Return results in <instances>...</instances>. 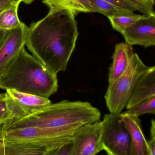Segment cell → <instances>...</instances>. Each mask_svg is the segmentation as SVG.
Masks as SVG:
<instances>
[{
	"label": "cell",
	"mask_w": 155,
	"mask_h": 155,
	"mask_svg": "<svg viewBox=\"0 0 155 155\" xmlns=\"http://www.w3.org/2000/svg\"><path fill=\"white\" fill-rule=\"evenodd\" d=\"M21 3H15L0 12V31H10L21 24L18 14Z\"/></svg>",
	"instance_id": "9a60e30c"
},
{
	"label": "cell",
	"mask_w": 155,
	"mask_h": 155,
	"mask_svg": "<svg viewBox=\"0 0 155 155\" xmlns=\"http://www.w3.org/2000/svg\"><path fill=\"white\" fill-rule=\"evenodd\" d=\"M13 3L9 0H0V12Z\"/></svg>",
	"instance_id": "d4e9b609"
},
{
	"label": "cell",
	"mask_w": 155,
	"mask_h": 155,
	"mask_svg": "<svg viewBox=\"0 0 155 155\" xmlns=\"http://www.w3.org/2000/svg\"><path fill=\"white\" fill-rule=\"evenodd\" d=\"M104 1L108 2L109 3L116 5L117 7L125 9V10L132 11L133 12L136 11L135 9L132 5H131L130 4L128 3L124 0H104Z\"/></svg>",
	"instance_id": "603a6c76"
},
{
	"label": "cell",
	"mask_w": 155,
	"mask_h": 155,
	"mask_svg": "<svg viewBox=\"0 0 155 155\" xmlns=\"http://www.w3.org/2000/svg\"><path fill=\"white\" fill-rule=\"evenodd\" d=\"M133 6L136 11L143 15L149 14L154 12L155 0H124Z\"/></svg>",
	"instance_id": "ffe728a7"
},
{
	"label": "cell",
	"mask_w": 155,
	"mask_h": 155,
	"mask_svg": "<svg viewBox=\"0 0 155 155\" xmlns=\"http://www.w3.org/2000/svg\"><path fill=\"white\" fill-rule=\"evenodd\" d=\"M9 31H0V47L3 43L5 38L7 37Z\"/></svg>",
	"instance_id": "4316f807"
},
{
	"label": "cell",
	"mask_w": 155,
	"mask_h": 155,
	"mask_svg": "<svg viewBox=\"0 0 155 155\" xmlns=\"http://www.w3.org/2000/svg\"><path fill=\"white\" fill-rule=\"evenodd\" d=\"M120 115L131 135L132 155H151L148 142L143 133L138 117L125 112Z\"/></svg>",
	"instance_id": "8fae6325"
},
{
	"label": "cell",
	"mask_w": 155,
	"mask_h": 155,
	"mask_svg": "<svg viewBox=\"0 0 155 155\" xmlns=\"http://www.w3.org/2000/svg\"><path fill=\"white\" fill-rule=\"evenodd\" d=\"M94 12L99 13L108 18L134 13L132 11L117 7L104 0H89Z\"/></svg>",
	"instance_id": "2e32d148"
},
{
	"label": "cell",
	"mask_w": 155,
	"mask_h": 155,
	"mask_svg": "<svg viewBox=\"0 0 155 155\" xmlns=\"http://www.w3.org/2000/svg\"><path fill=\"white\" fill-rule=\"evenodd\" d=\"M101 134L99 121L78 128L73 137V155H96L103 151Z\"/></svg>",
	"instance_id": "ba28073f"
},
{
	"label": "cell",
	"mask_w": 155,
	"mask_h": 155,
	"mask_svg": "<svg viewBox=\"0 0 155 155\" xmlns=\"http://www.w3.org/2000/svg\"><path fill=\"white\" fill-rule=\"evenodd\" d=\"M34 1L35 0H23V2L26 4H30Z\"/></svg>",
	"instance_id": "f546056e"
},
{
	"label": "cell",
	"mask_w": 155,
	"mask_h": 155,
	"mask_svg": "<svg viewBox=\"0 0 155 155\" xmlns=\"http://www.w3.org/2000/svg\"><path fill=\"white\" fill-rule=\"evenodd\" d=\"M9 1H11L13 3L18 2H23V0H9Z\"/></svg>",
	"instance_id": "4dcf8cb0"
},
{
	"label": "cell",
	"mask_w": 155,
	"mask_h": 155,
	"mask_svg": "<svg viewBox=\"0 0 155 155\" xmlns=\"http://www.w3.org/2000/svg\"><path fill=\"white\" fill-rule=\"evenodd\" d=\"M143 15L136 14L108 18L114 30L122 34L123 32L135 23Z\"/></svg>",
	"instance_id": "e0dca14e"
},
{
	"label": "cell",
	"mask_w": 155,
	"mask_h": 155,
	"mask_svg": "<svg viewBox=\"0 0 155 155\" xmlns=\"http://www.w3.org/2000/svg\"><path fill=\"white\" fill-rule=\"evenodd\" d=\"M122 34L126 43L132 46L140 45L145 48L155 47V12L143 15Z\"/></svg>",
	"instance_id": "30bf717a"
},
{
	"label": "cell",
	"mask_w": 155,
	"mask_h": 155,
	"mask_svg": "<svg viewBox=\"0 0 155 155\" xmlns=\"http://www.w3.org/2000/svg\"><path fill=\"white\" fill-rule=\"evenodd\" d=\"M11 120L10 109L7 104L6 95L0 94V126Z\"/></svg>",
	"instance_id": "44dd1931"
},
{
	"label": "cell",
	"mask_w": 155,
	"mask_h": 155,
	"mask_svg": "<svg viewBox=\"0 0 155 155\" xmlns=\"http://www.w3.org/2000/svg\"><path fill=\"white\" fill-rule=\"evenodd\" d=\"M78 128L24 127L3 130L1 126L0 138L3 142L12 143L62 144L72 140Z\"/></svg>",
	"instance_id": "5b68a950"
},
{
	"label": "cell",
	"mask_w": 155,
	"mask_h": 155,
	"mask_svg": "<svg viewBox=\"0 0 155 155\" xmlns=\"http://www.w3.org/2000/svg\"><path fill=\"white\" fill-rule=\"evenodd\" d=\"M125 113L138 117L145 114H155V95L127 109Z\"/></svg>",
	"instance_id": "ac0fdd59"
},
{
	"label": "cell",
	"mask_w": 155,
	"mask_h": 155,
	"mask_svg": "<svg viewBox=\"0 0 155 155\" xmlns=\"http://www.w3.org/2000/svg\"><path fill=\"white\" fill-rule=\"evenodd\" d=\"M154 95H155V65L148 67L139 79L127 109H129Z\"/></svg>",
	"instance_id": "5bb4252c"
},
{
	"label": "cell",
	"mask_w": 155,
	"mask_h": 155,
	"mask_svg": "<svg viewBox=\"0 0 155 155\" xmlns=\"http://www.w3.org/2000/svg\"><path fill=\"white\" fill-rule=\"evenodd\" d=\"M101 116L100 110L88 102L65 100L51 103L40 112L22 119L7 122L2 125V128H78L98 122Z\"/></svg>",
	"instance_id": "7a4b0ae2"
},
{
	"label": "cell",
	"mask_w": 155,
	"mask_h": 155,
	"mask_svg": "<svg viewBox=\"0 0 155 155\" xmlns=\"http://www.w3.org/2000/svg\"><path fill=\"white\" fill-rule=\"evenodd\" d=\"M151 137L155 138V120L153 119L152 120V125H151Z\"/></svg>",
	"instance_id": "83f0119b"
},
{
	"label": "cell",
	"mask_w": 155,
	"mask_h": 155,
	"mask_svg": "<svg viewBox=\"0 0 155 155\" xmlns=\"http://www.w3.org/2000/svg\"><path fill=\"white\" fill-rule=\"evenodd\" d=\"M135 53L132 45L127 43L116 45L108 75L109 85L114 83L126 71Z\"/></svg>",
	"instance_id": "7c38bea8"
},
{
	"label": "cell",
	"mask_w": 155,
	"mask_h": 155,
	"mask_svg": "<svg viewBox=\"0 0 155 155\" xmlns=\"http://www.w3.org/2000/svg\"><path fill=\"white\" fill-rule=\"evenodd\" d=\"M43 19L28 27L26 45L36 59L55 73L65 71L78 37L74 12L67 7H50Z\"/></svg>",
	"instance_id": "6da1fadb"
},
{
	"label": "cell",
	"mask_w": 155,
	"mask_h": 155,
	"mask_svg": "<svg viewBox=\"0 0 155 155\" xmlns=\"http://www.w3.org/2000/svg\"><path fill=\"white\" fill-rule=\"evenodd\" d=\"M5 94L11 112L10 121L19 120L34 114L51 104L49 98L22 93L14 89H7Z\"/></svg>",
	"instance_id": "52a82bcc"
},
{
	"label": "cell",
	"mask_w": 155,
	"mask_h": 155,
	"mask_svg": "<svg viewBox=\"0 0 155 155\" xmlns=\"http://www.w3.org/2000/svg\"><path fill=\"white\" fill-rule=\"evenodd\" d=\"M148 143L151 155H155V138L152 137Z\"/></svg>",
	"instance_id": "484cf974"
},
{
	"label": "cell",
	"mask_w": 155,
	"mask_h": 155,
	"mask_svg": "<svg viewBox=\"0 0 155 155\" xmlns=\"http://www.w3.org/2000/svg\"><path fill=\"white\" fill-rule=\"evenodd\" d=\"M120 114H106L101 122L102 146L108 155H132L131 135Z\"/></svg>",
	"instance_id": "8992f818"
},
{
	"label": "cell",
	"mask_w": 155,
	"mask_h": 155,
	"mask_svg": "<svg viewBox=\"0 0 155 155\" xmlns=\"http://www.w3.org/2000/svg\"><path fill=\"white\" fill-rule=\"evenodd\" d=\"M3 142L5 155H46L51 150L64 144Z\"/></svg>",
	"instance_id": "4fadbf2b"
},
{
	"label": "cell",
	"mask_w": 155,
	"mask_h": 155,
	"mask_svg": "<svg viewBox=\"0 0 155 155\" xmlns=\"http://www.w3.org/2000/svg\"><path fill=\"white\" fill-rule=\"evenodd\" d=\"M64 0H43L44 3L48 7H53L55 6H61Z\"/></svg>",
	"instance_id": "cb8c5ba5"
},
{
	"label": "cell",
	"mask_w": 155,
	"mask_h": 155,
	"mask_svg": "<svg viewBox=\"0 0 155 155\" xmlns=\"http://www.w3.org/2000/svg\"><path fill=\"white\" fill-rule=\"evenodd\" d=\"M28 28L22 22L17 28L9 31L0 47V77L6 72L25 46Z\"/></svg>",
	"instance_id": "9c48e42d"
},
{
	"label": "cell",
	"mask_w": 155,
	"mask_h": 155,
	"mask_svg": "<svg viewBox=\"0 0 155 155\" xmlns=\"http://www.w3.org/2000/svg\"><path fill=\"white\" fill-rule=\"evenodd\" d=\"M148 67L137 54H134L126 71L108 86L105 99L110 113L121 114L127 107L139 79Z\"/></svg>",
	"instance_id": "277c9868"
},
{
	"label": "cell",
	"mask_w": 155,
	"mask_h": 155,
	"mask_svg": "<svg viewBox=\"0 0 155 155\" xmlns=\"http://www.w3.org/2000/svg\"><path fill=\"white\" fill-rule=\"evenodd\" d=\"M46 155H73L72 140L51 150Z\"/></svg>",
	"instance_id": "7402d4cb"
},
{
	"label": "cell",
	"mask_w": 155,
	"mask_h": 155,
	"mask_svg": "<svg viewBox=\"0 0 155 155\" xmlns=\"http://www.w3.org/2000/svg\"><path fill=\"white\" fill-rule=\"evenodd\" d=\"M0 155H5V154L4 146L3 141L0 138Z\"/></svg>",
	"instance_id": "f1b7e54d"
},
{
	"label": "cell",
	"mask_w": 155,
	"mask_h": 155,
	"mask_svg": "<svg viewBox=\"0 0 155 155\" xmlns=\"http://www.w3.org/2000/svg\"><path fill=\"white\" fill-rule=\"evenodd\" d=\"M61 6L69 8L76 15L80 12H94L89 0H64Z\"/></svg>",
	"instance_id": "d6986e66"
},
{
	"label": "cell",
	"mask_w": 155,
	"mask_h": 155,
	"mask_svg": "<svg viewBox=\"0 0 155 155\" xmlns=\"http://www.w3.org/2000/svg\"><path fill=\"white\" fill-rule=\"evenodd\" d=\"M57 74L27 52L25 47L0 77V88L49 98L58 89Z\"/></svg>",
	"instance_id": "3957f363"
}]
</instances>
